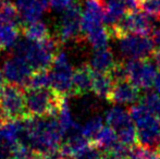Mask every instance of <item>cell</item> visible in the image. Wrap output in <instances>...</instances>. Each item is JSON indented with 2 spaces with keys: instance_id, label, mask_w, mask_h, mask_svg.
I'll list each match as a JSON object with an SVG mask.
<instances>
[{
  "instance_id": "cell-2",
  "label": "cell",
  "mask_w": 160,
  "mask_h": 159,
  "mask_svg": "<svg viewBox=\"0 0 160 159\" xmlns=\"http://www.w3.org/2000/svg\"><path fill=\"white\" fill-rule=\"evenodd\" d=\"M25 104L30 116L34 117H57L67 96L58 93L57 91L49 88H25Z\"/></svg>"
},
{
  "instance_id": "cell-34",
  "label": "cell",
  "mask_w": 160,
  "mask_h": 159,
  "mask_svg": "<svg viewBox=\"0 0 160 159\" xmlns=\"http://www.w3.org/2000/svg\"><path fill=\"white\" fill-rule=\"evenodd\" d=\"M154 87L156 89L157 93L160 94V71L157 72L156 74V77H155V81H154Z\"/></svg>"
},
{
  "instance_id": "cell-11",
  "label": "cell",
  "mask_w": 160,
  "mask_h": 159,
  "mask_svg": "<svg viewBox=\"0 0 160 159\" xmlns=\"http://www.w3.org/2000/svg\"><path fill=\"white\" fill-rule=\"evenodd\" d=\"M105 3L102 0H84L81 17V31L85 38L89 32L103 23Z\"/></svg>"
},
{
  "instance_id": "cell-4",
  "label": "cell",
  "mask_w": 160,
  "mask_h": 159,
  "mask_svg": "<svg viewBox=\"0 0 160 159\" xmlns=\"http://www.w3.org/2000/svg\"><path fill=\"white\" fill-rule=\"evenodd\" d=\"M105 121L117 132L121 143L128 146H132L137 143L136 127L127 109L120 106H113L106 112Z\"/></svg>"
},
{
  "instance_id": "cell-17",
  "label": "cell",
  "mask_w": 160,
  "mask_h": 159,
  "mask_svg": "<svg viewBox=\"0 0 160 159\" xmlns=\"http://www.w3.org/2000/svg\"><path fill=\"white\" fill-rule=\"evenodd\" d=\"M127 4L123 0H109L105 4L103 23L107 27L114 26L128 12Z\"/></svg>"
},
{
  "instance_id": "cell-33",
  "label": "cell",
  "mask_w": 160,
  "mask_h": 159,
  "mask_svg": "<svg viewBox=\"0 0 160 159\" xmlns=\"http://www.w3.org/2000/svg\"><path fill=\"white\" fill-rule=\"evenodd\" d=\"M8 121H9V118L7 117L6 112H4L3 108H2L1 104H0V125L4 124V123L8 122Z\"/></svg>"
},
{
  "instance_id": "cell-23",
  "label": "cell",
  "mask_w": 160,
  "mask_h": 159,
  "mask_svg": "<svg viewBox=\"0 0 160 159\" xmlns=\"http://www.w3.org/2000/svg\"><path fill=\"white\" fill-rule=\"evenodd\" d=\"M51 87V75L49 69H39L33 71L30 80H28L26 88L40 89ZM25 89V88H24Z\"/></svg>"
},
{
  "instance_id": "cell-30",
  "label": "cell",
  "mask_w": 160,
  "mask_h": 159,
  "mask_svg": "<svg viewBox=\"0 0 160 159\" xmlns=\"http://www.w3.org/2000/svg\"><path fill=\"white\" fill-rule=\"evenodd\" d=\"M49 7L55 11H63L70 4L73 3V0H48Z\"/></svg>"
},
{
  "instance_id": "cell-32",
  "label": "cell",
  "mask_w": 160,
  "mask_h": 159,
  "mask_svg": "<svg viewBox=\"0 0 160 159\" xmlns=\"http://www.w3.org/2000/svg\"><path fill=\"white\" fill-rule=\"evenodd\" d=\"M150 37H152V42H154L155 46L159 47L160 46V26L152 31V36Z\"/></svg>"
},
{
  "instance_id": "cell-36",
  "label": "cell",
  "mask_w": 160,
  "mask_h": 159,
  "mask_svg": "<svg viewBox=\"0 0 160 159\" xmlns=\"http://www.w3.org/2000/svg\"><path fill=\"white\" fill-rule=\"evenodd\" d=\"M3 49H4V48H3V46H2V45L0 44V52H1V50H3Z\"/></svg>"
},
{
  "instance_id": "cell-5",
  "label": "cell",
  "mask_w": 160,
  "mask_h": 159,
  "mask_svg": "<svg viewBox=\"0 0 160 159\" xmlns=\"http://www.w3.org/2000/svg\"><path fill=\"white\" fill-rule=\"evenodd\" d=\"M127 80L139 89H149L154 86V81L157 74V67L148 58L127 59L123 62Z\"/></svg>"
},
{
  "instance_id": "cell-3",
  "label": "cell",
  "mask_w": 160,
  "mask_h": 159,
  "mask_svg": "<svg viewBox=\"0 0 160 159\" xmlns=\"http://www.w3.org/2000/svg\"><path fill=\"white\" fill-rule=\"evenodd\" d=\"M155 17H150L144 11L131 10L125 13V15L114 26L108 27L111 38H117L118 36L127 33L133 34L148 35L152 33L154 27Z\"/></svg>"
},
{
  "instance_id": "cell-21",
  "label": "cell",
  "mask_w": 160,
  "mask_h": 159,
  "mask_svg": "<svg viewBox=\"0 0 160 159\" xmlns=\"http://www.w3.org/2000/svg\"><path fill=\"white\" fill-rule=\"evenodd\" d=\"M0 22L22 28V22L18 8L15 3H12L10 0H6L3 4L0 7Z\"/></svg>"
},
{
  "instance_id": "cell-26",
  "label": "cell",
  "mask_w": 160,
  "mask_h": 159,
  "mask_svg": "<svg viewBox=\"0 0 160 159\" xmlns=\"http://www.w3.org/2000/svg\"><path fill=\"white\" fill-rule=\"evenodd\" d=\"M103 127V120L100 116H94V117L89 118L84 124L82 125V134L85 137L88 138L91 142L96 137L98 132Z\"/></svg>"
},
{
  "instance_id": "cell-18",
  "label": "cell",
  "mask_w": 160,
  "mask_h": 159,
  "mask_svg": "<svg viewBox=\"0 0 160 159\" xmlns=\"http://www.w3.org/2000/svg\"><path fill=\"white\" fill-rule=\"evenodd\" d=\"M114 85L113 77L109 72H98L93 70V82H92V92L96 96L107 99Z\"/></svg>"
},
{
  "instance_id": "cell-14",
  "label": "cell",
  "mask_w": 160,
  "mask_h": 159,
  "mask_svg": "<svg viewBox=\"0 0 160 159\" xmlns=\"http://www.w3.org/2000/svg\"><path fill=\"white\" fill-rule=\"evenodd\" d=\"M91 145L92 142L83 135L82 132L70 134L65 136V140L60 145V156L61 158H72L82 153Z\"/></svg>"
},
{
  "instance_id": "cell-15",
  "label": "cell",
  "mask_w": 160,
  "mask_h": 159,
  "mask_svg": "<svg viewBox=\"0 0 160 159\" xmlns=\"http://www.w3.org/2000/svg\"><path fill=\"white\" fill-rule=\"evenodd\" d=\"M93 69L89 64H82L73 71L72 95H85L92 91Z\"/></svg>"
},
{
  "instance_id": "cell-29",
  "label": "cell",
  "mask_w": 160,
  "mask_h": 159,
  "mask_svg": "<svg viewBox=\"0 0 160 159\" xmlns=\"http://www.w3.org/2000/svg\"><path fill=\"white\" fill-rule=\"evenodd\" d=\"M69 159H102V151L99 149L94 144H92L82 153L78 154L76 156Z\"/></svg>"
},
{
  "instance_id": "cell-19",
  "label": "cell",
  "mask_w": 160,
  "mask_h": 159,
  "mask_svg": "<svg viewBox=\"0 0 160 159\" xmlns=\"http://www.w3.org/2000/svg\"><path fill=\"white\" fill-rule=\"evenodd\" d=\"M119 142H120V141H119L117 132L114 131L111 127L107 125V127H101V130L98 132L96 137L93 140L92 144H94L95 146L98 147L99 149L105 152V151H108V149H111L112 147L116 146Z\"/></svg>"
},
{
  "instance_id": "cell-1",
  "label": "cell",
  "mask_w": 160,
  "mask_h": 159,
  "mask_svg": "<svg viewBox=\"0 0 160 159\" xmlns=\"http://www.w3.org/2000/svg\"><path fill=\"white\" fill-rule=\"evenodd\" d=\"M136 127L137 143L160 151V119L143 102L135 104L128 110Z\"/></svg>"
},
{
  "instance_id": "cell-16",
  "label": "cell",
  "mask_w": 160,
  "mask_h": 159,
  "mask_svg": "<svg viewBox=\"0 0 160 159\" xmlns=\"http://www.w3.org/2000/svg\"><path fill=\"white\" fill-rule=\"evenodd\" d=\"M117 61L114 60V55L108 47L94 49V52L91 57L89 66L92 69L98 72H109Z\"/></svg>"
},
{
  "instance_id": "cell-35",
  "label": "cell",
  "mask_w": 160,
  "mask_h": 159,
  "mask_svg": "<svg viewBox=\"0 0 160 159\" xmlns=\"http://www.w3.org/2000/svg\"><path fill=\"white\" fill-rule=\"evenodd\" d=\"M4 85H6V79H4L3 72H2V70L0 69V92L2 91Z\"/></svg>"
},
{
  "instance_id": "cell-8",
  "label": "cell",
  "mask_w": 160,
  "mask_h": 159,
  "mask_svg": "<svg viewBox=\"0 0 160 159\" xmlns=\"http://www.w3.org/2000/svg\"><path fill=\"white\" fill-rule=\"evenodd\" d=\"M81 17L82 8L78 2L73 1V3L62 11L56 36L61 44L71 40L84 39L81 31Z\"/></svg>"
},
{
  "instance_id": "cell-38",
  "label": "cell",
  "mask_w": 160,
  "mask_h": 159,
  "mask_svg": "<svg viewBox=\"0 0 160 159\" xmlns=\"http://www.w3.org/2000/svg\"><path fill=\"white\" fill-rule=\"evenodd\" d=\"M102 1H109V0H102Z\"/></svg>"
},
{
  "instance_id": "cell-28",
  "label": "cell",
  "mask_w": 160,
  "mask_h": 159,
  "mask_svg": "<svg viewBox=\"0 0 160 159\" xmlns=\"http://www.w3.org/2000/svg\"><path fill=\"white\" fill-rule=\"evenodd\" d=\"M142 102L144 105H146L160 119V94L159 93H157V92L147 93L143 97V102Z\"/></svg>"
},
{
  "instance_id": "cell-24",
  "label": "cell",
  "mask_w": 160,
  "mask_h": 159,
  "mask_svg": "<svg viewBox=\"0 0 160 159\" xmlns=\"http://www.w3.org/2000/svg\"><path fill=\"white\" fill-rule=\"evenodd\" d=\"M21 28L18 26L0 22V44L3 48H11L19 39Z\"/></svg>"
},
{
  "instance_id": "cell-37",
  "label": "cell",
  "mask_w": 160,
  "mask_h": 159,
  "mask_svg": "<svg viewBox=\"0 0 160 159\" xmlns=\"http://www.w3.org/2000/svg\"><path fill=\"white\" fill-rule=\"evenodd\" d=\"M6 159H14V158H13V157H11V156H10V157H8V158H6Z\"/></svg>"
},
{
  "instance_id": "cell-7",
  "label": "cell",
  "mask_w": 160,
  "mask_h": 159,
  "mask_svg": "<svg viewBox=\"0 0 160 159\" xmlns=\"http://www.w3.org/2000/svg\"><path fill=\"white\" fill-rule=\"evenodd\" d=\"M114 39H117L119 52L125 59L148 58L155 49L152 37H148V35L127 33Z\"/></svg>"
},
{
  "instance_id": "cell-10",
  "label": "cell",
  "mask_w": 160,
  "mask_h": 159,
  "mask_svg": "<svg viewBox=\"0 0 160 159\" xmlns=\"http://www.w3.org/2000/svg\"><path fill=\"white\" fill-rule=\"evenodd\" d=\"M1 70L7 82L18 85L22 88H26L28 80L33 73V69L28 62L14 55L4 60Z\"/></svg>"
},
{
  "instance_id": "cell-31",
  "label": "cell",
  "mask_w": 160,
  "mask_h": 159,
  "mask_svg": "<svg viewBox=\"0 0 160 159\" xmlns=\"http://www.w3.org/2000/svg\"><path fill=\"white\" fill-rule=\"evenodd\" d=\"M150 57H152V61L155 63V66L160 69V46L152 50Z\"/></svg>"
},
{
  "instance_id": "cell-9",
  "label": "cell",
  "mask_w": 160,
  "mask_h": 159,
  "mask_svg": "<svg viewBox=\"0 0 160 159\" xmlns=\"http://www.w3.org/2000/svg\"><path fill=\"white\" fill-rule=\"evenodd\" d=\"M51 87L64 96L72 95L73 69L64 51L60 50L53 58L50 67Z\"/></svg>"
},
{
  "instance_id": "cell-27",
  "label": "cell",
  "mask_w": 160,
  "mask_h": 159,
  "mask_svg": "<svg viewBox=\"0 0 160 159\" xmlns=\"http://www.w3.org/2000/svg\"><path fill=\"white\" fill-rule=\"evenodd\" d=\"M138 7L155 19H160V0H138Z\"/></svg>"
},
{
  "instance_id": "cell-6",
  "label": "cell",
  "mask_w": 160,
  "mask_h": 159,
  "mask_svg": "<svg viewBox=\"0 0 160 159\" xmlns=\"http://www.w3.org/2000/svg\"><path fill=\"white\" fill-rule=\"evenodd\" d=\"M0 104L9 120H24L30 117L26 108L24 88L8 83L0 92Z\"/></svg>"
},
{
  "instance_id": "cell-25",
  "label": "cell",
  "mask_w": 160,
  "mask_h": 159,
  "mask_svg": "<svg viewBox=\"0 0 160 159\" xmlns=\"http://www.w3.org/2000/svg\"><path fill=\"white\" fill-rule=\"evenodd\" d=\"M160 151L136 144L130 147V159H159Z\"/></svg>"
},
{
  "instance_id": "cell-12",
  "label": "cell",
  "mask_w": 160,
  "mask_h": 159,
  "mask_svg": "<svg viewBox=\"0 0 160 159\" xmlns=\"http://www.w3.org/2000/svg\"><path fill=\"white\" fill-rule=\"evenodd\" d=\"M138 98L139 88H137L128 80L124 79L114 82L107 100L117 105H130L136 102Z\"/></svg>"
},
{
  "instance_id": "cell-39",
  "label": "cell",
  "mask_w": 160,
  "mask_h": 159,
  "mask_svg": "<svg viewBox=\"0 0 160 159\" xmlns=\"http://www.w3.org/2000/svg\"><path fill=\"white\" fill-rule=\"evenodd\" d=\"M159 159H160V157H159Z\"/></svg>"
},
{
  "instance_id": "cell-22",
  "label": "cell",
  "mask_w": 160,
  "mask_h": 159,
  "mask_svg": "<svg viewBox=\"0 0 160 159\" xmlns=\"http://www.w3.org/2000/svg\"><path fill=\"white\" fill-rule=\"evenodd\" d=\"M110 38H111V35L109 33V30L103 25L93 30L85 36V39L92 45L94 49L108 47V42H109Z\"/></svg>"
},
{
  "instance_id": "cell-13",
  "label": "cell",
  "mask_w": 160,
  "mask_h": 159,
  "mask_svg": "<svg viewBox=\"0 0 160 159\" xmlns=\"http://www.w3.org/2000/svg\"><path fill=\"white\" fill-rule=\"evenodd\" d=\"M15 6L19 11L22 27L32 22L40 20L49 7L48 0H17Z\"/></svg>"
},
{
  "instance_id": "cell-20",
  "label": "cell",
  "mask_w": 160,
  "mask_h": 159,
  "mask_svg": "<svg viewBox=\"0 0 160 159\" xmlns=\"http://www.w3.org/2000/svg\"><path fill=\"white\" fill-rule=\"evenodd\" d=\"M21 32L23 33L24 37H26L30 40H35V42H39V40H42L50 36L47 24L40 20L24 25L21 28Z\"/></svg>"
}]
</instances>
